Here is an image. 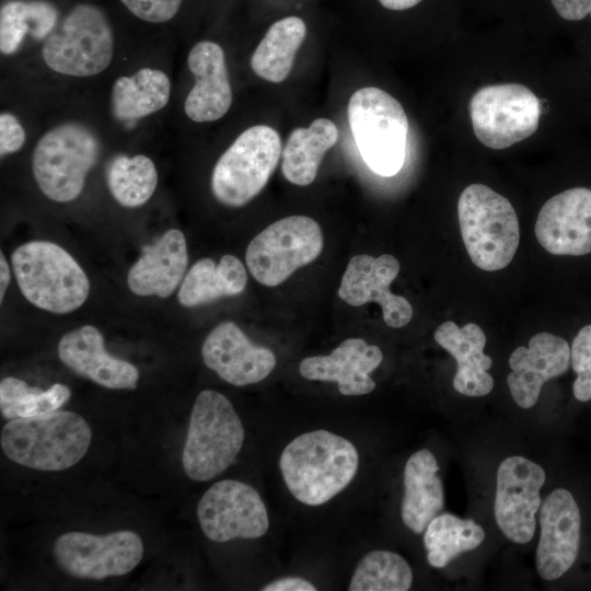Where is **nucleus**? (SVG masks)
Returning a JSON list of instances; mask_svg holds the SVG:
<instances>
[{"mask_svg": "<svg viewBox=\"0 0 591 591\" xmlns=\"http://www.w3.org/2000/svg\"><path fill=\"white\" fill-rule=\"evenodd\" d=\"M359 465L356 447L325 429L298 436L283 449L279 466L291 495L308 506H321L344 490Z\"/></svg>", "mask_w": 591, "mask_h": 591, "instance_id": "1", "label": "nucleus"}, {"mask_svg": "<svg viewBox=\"0 0 591 591\" xmlns=\"http://www.w3.org/2000/svg\"><path fill=\"white\" fill-rule=\"evenodd\" d=\"M92 431L86 420L70 410L9 420L0 444L12 462L37 471L58 472L77 464L88 452Z\"/></svg>", "mask_w": 591, "mask_h": 591, "instance_id": "2", "label": "nucleus"}, {"mask_svg": "<svg viewBox=\"0 0 591 591\" xmlns=\"http://www.w3.org/2000/svg\"><path fill=\"white\" fill-rule=\"evenodd\" d=\"M22 294L33 305L56 314L80 308L90 292V281L78 262L61 246L31 241L11 255Z\"/></svg>", "mask_w": 591, "mask_h": 591, "instance_id": "3", "label": "nucleus"}, {"mask_svg": "<svg viewBox=\"0 0 591 591\" xmlns=\"http://www.w3.org/2000/svg\"><path fill=\"white\" fill-rule=\"evenodd\" d=\"M244 442V427L231 402L220 392L201 391L192 408L182 453L185 474L206 482L225 471Z\"/></svg>", "mask_w": 591, "mask_h": 591, "instance_id": "4", "label": "nucleus"}, {"mask_svg": "<svg viewBox=\"0 0 591 591\" xmlns=\"http://www.w3.org/2000/svg\"><path fill=\"white\" fill-rule=\"evenodd\" d=\"M457 216L465 248L478 268L494 271L510 264L520 231L506 197L483 184L468 185L460 195Z\"/></svg>", "mask_w": 591, "mask_h": 591, "instance_id": "5", "label": "nucleus"}, {"mask_svg": "<svg viewBox=\"0 0 591 591\" xmlns=\"http://www.w3.org/2000/svg\"><path fill=\"white\" fill-rule=\"evenodd\" d=\"M348 123L370 170L382 176H393L402 170L409 125L396 99L379 88L359 89L348 103Z\"/></svg>", "mask_w": 591, "mask_h": 591, "instance_id": "6", "label": "nucleus"}, {"mask_svg": "<svg viewBox=\"0 0 591 591\" xmlns=\"http://www.w3.org/2000/svg\"><path fill=\"white\" fill-rule=\"evenodd\" d=\"M101 144L88 126L68 121L45 132L32 155L33 176L40 192L56 202H69L81 194Z\"/></svg>", "mask_w": 591, "mask_h": 591, "instance_id": "7", "label": "nucleus"}, {"mask_svg": "<svg viewBox=\"0 0 591 591\" xmlns=\"http://www.w3.org/2000/svg\"><path fill=\"white\" fill-rule=\"evenodd\" d=\"M114 54V37L105 13L95 5L77 4L44 39L42 56L55 72L92 77L104 71Z\"/></svg>", "mask_w": 591, "mask_h": 591, "instance_id": "8", "label": "nucleus"}, {"mask_svg": "<svg viewBox=\"0 0 591 591\" xmlns=\"http://www.w3.org/2000/svg\"><path fill=\"white\" fill-rule=\"evenodd\" d=\"M281 155L279 134L266 125L244 130L217 161L211 176L215 198L241 207L257 196L274 173Z\"/></svg>", "mask_w": 591, "mask_h": 591, "instance_id": "9", "label": "nucleus"}, {"mask_svg": "<svg viewBox=\"0 0 591 591\" xmlns=\"http://www.w3.org/2000/svg\"><path fill=\"white\" fill-rule=\"evenodd\" d=\"M323 250L320 224L306 216L282 218L258 233L245 253L251 275L262 285L275 287Z\"/></svg>", "mask_w": 591, "mask_h": 591, "instance_id": "10", "label": "nucleus"}, {"mask_svg": "<svg viewBox=\"0 0 591 591\" xmlns=\"http://www.w3.org/2000/svg\"><path fill=\"white\" fill-rule=\"evenodd\" d=\"M542 106L536 95L518 83L479 89L470 101V116L476 138L486 147L501 150L532 136Z\"/></svg>", "mask_w": 591, "mask_h": 591, "instance_id": "11", "label": "nucleus"}, {"mask_svg": "<svg viewBox=\"0 0 591 591\" xmlns=\"http://www.w3.org/2000/svg\"><path fill=\"white\" fill-rule=\"evenodd\" d=\"M143 552L141 537L128 530L101 536L68 532L54 544L58 566L71 577L89 580L127 575L139 565Z\"/></svg>", "mask_w": 591, "mask_h": 591, "instance_id": "12", "label": "nucleus"}, {"mask_svg": "<svg viewBox=\"0 0 591 591\" xmlns=\"http://www.w3.org/2000/svg\"><path fill=\"white\" fill-rule=\"evenodd\" d=\"M199 525L210 541L257 538L269 528L266 506L252 486L224 479L215 483L197 505Z\"/></svg>", "mask_w": 591, "mask_h": 591, "instance_id": "13", "label": "nucleus"}, {"mask_svg": "<svg viewBox=\"0 0 591 591\" xmlns=\"http://www.w3.org/2000/svg\"><path fill=\"white\" fill-rule=\"evenodd\" d=\"M545 479L542 466L524 456H508L500 463L494 511L498 528L511 542L524 544L534 536Z\"/></svg>", "mask_w": 591, "mask_h": 591, "instance_id": "14", "label": "nucleus"}, {"mask_svg": "<svg viewBox=\"0 0 591 591\" xmlns=\"http://www.w3.org/2000/svg\"><path fill=\"white\" fill-rule=\"evenodd\" d=\"M541 525L536 569L544 580H556L573 565L580 545L581 517L570 491L557 488L538 510Z\"/></svg>", "mask_w": 591, "mask_h": 591, "instance_id": "15", "label": "nucleus"}, {"mask_svg": "<svg viewBox=\"0 0 591 591\" xmlns=\"http://www.w3.org/2000/svg\"><path fill=\"white\" fill-rule=\"evenodd\" d=\"M399 268L398 260L390 254L379 257L356 255L350 258L341 277L338 297L352 306L376 302L387 326L403 327L410 322L413 308L407 299L390 290Z\"/></svg>", "mask_w": 591, "mask_h": 591, "instance_id": "16", "label": "nucleus"}, {"mask_svg": "<svg viewBox=\"0 0 591 591\" xmlns=\"http://www.w3.org/2000/svg\"><path fill=\"white\" fill-rule=\"evenodd\" d=\"M534 232L551 254L591 253V189L575 187L549 198L538 212Z\"/></svg>", "mask_w": 591, "mask_h": 591, "instance_id": "17", "label": "nucleus"}, {"mask_svg": "<svg viewBox=\"0 0 591 591\" xmlns=\"http://www.w3.org/2000/svg\"><path fill=\"white\" fill-rule=\"evenodd\" d=\"M201 356L207 368L235 386L263 381L277 363L270 349L254 345L235 323L229 321L208 334Z\"/></svg>", "mask_w": 591, "mask_h": 591, "instance_id": "18", "label": "nucleus"}, {"mask_svg": "<svg viewBox=\"0 0 591 591\" xmlns=\"http://www.w3.org/2000/svg\"><path fill=\"white\" fill-rule=\"evenodd\" d=\"M569 362L568 343L546 332L534 335L528 347L515 348L509 357L511 372L507 376L515 404L524 409L534 406L543 384L564 374Z\"/></svg>", "mask_w": 591, "mask_h": 591, "instance_id": "19", "label": "nucleus"}, {"mask_svg": "<svg viewBox=\"0 0 591 591\" xmlns=\"http://www.w3.org/2000/svg\"><path fill=\"white\" fill-rule=\"evenodd\" d=\"M60 361L76 374L112 390H134L138 369L107 352L101 332L83 325L66 333L58 343Z\"/></svg>", "mask_w": 591, "mask_h": 591, "instance_id": "20", "label": "nucleus"}, {"mask_svg": "<svg viewBox=\"0 0 591 591\" xmlns=\"http://www.w3.org/2000/svg\"><path fill=\"white\" fill-rule=\"evenodd\" d=\"M383 360L381 349L362 338H347L328 356L304 358L299 366L302 378L336 382L343 395H364L375 382L370 376Z\"/></svg>", "mask_w": 591, "mask_h": 591, "instance_id": "21", "label": "nucleus"}, {"mask_svg": "<svg viewBox=\"0 0 591 591\" xmlns=\"http://www.w3.org/2000/svg\"><path fill=\"white\" fill-rule=\"evenodd\" d=\"M187 65L195 77L184 111L196 123L215 121L223 117L232 104V89L223 49L215 42L194 45Z\"/></svg>", "mask_w": 591, "mask_h": 591, "instance_id": "22", "label": "nucleus"}, {"mask_svg": "<svg viewBox=\"0 0 591 591\" xmlns=\"http://www.w3.org/2000/svg\"><path fill=\"white\" fill-rule=\"evenodd\" d=\"M188 263L186 239L182 231H166L128 271L127 285L137 296L170 297L184 278Z\"/></svg>", "mask_w": 591, "mask_h": 591, "instance_id": "23", "label": "nucleus"}, {"mask_svg": "<svg viewBox=\"0 0 591 591\" xmlns=\"http://www.w3.org/2000/svg\"><path fill=\"white\" fill-rule=\"evenodd\" d=\"M434 340L456 361L453 387L462 395L480 397L489 394L494 379L488 370L491 358L484 354L486 335L475 323H467L460 328L454 322L447 321L434 331Z\"/></svg>", "mask_w": 591, "mask_h": 591, "instance_id": "24", "label": "nucleus"}, {"mask_svg": "<svg viewBox=\"0 0 591 591\" xmlns=\"http://www.w3.org/2000/svg\"><path fill=\"white\" fill-rule=\"evenodd\" d=\"M438 472L437 460L428 449L415 452L405 464L401 517L415 534L424 533L443 508L444 490Z\"/></svg>", "mask_w": 591, "mask_h": 591, "instance_id": "25", "label": "nucleus"}, {"mask_svg": "<svg viewBox=\"0 0 591 591\" xmlns=\"http://www.w3.org/2000/svg\"><path fill=\"white\" fill-rule=\"evenodd\" d=\"M247 274L234 255H223L218 264L210 258L196 262L185 276L177 293L185 308H195L244 291Z\"/></svg>", "mask_w": 591, "mask_h": 591, "instance_id": "26", "label": "nucleus"}, {"mask_svg": "<svg viewBox=\"0 0 591 591\" xmlns=\"http://www.w3.org/2000/svg\"><path fill=\"white\" fill-rule=\"evenodd\" d=\"M338 137L336 125L327 118H317L306 128L293 129L281 153L285 178L298 186L311 184L323 157L336 144Z\"/></svg>", "mask_w": 591, "mask_h": 591, "instance_id": "27", "label": "nucleus"}, {"mask_svg": "<svg viewBox=\"0 0 591 591\" xmlns=\"http://www.w3.org/2000/svg\"><path fill=\"white\" fill-rule=\"evenodd\" d=\"M171 82L161 70L141 68L119 77L111 93V109L119 121H136L162 109L169 102Z\"/></svg>", "mask_w": 591, "mask_h": 591, "instance_id": "28", "label": "nucleus"}, {"mask_svg": "<svg viewBox=\"0 0 591 591\" xmlns=\"http://www.w3.org/2000/svg\"><path fill=\"white\" fill-rule=\"evenodd\" d=\"M305 35L306 24L300 16L288 15L275 21L252 55L253 71L273 83L286 80Z\"/></svg>", "mask_w": 591, "mask_h": 591, "instance_id": "29", "label": "nucleus"}, {"mask_svg": "<svg viewBox=\"0 0 591 591\" xmlns=\"http://www.w3.org/2000/svg\"><path fill=\"white\" fill-rule=\"evenodd\" d=\"M58 10L47 1H12L0 10V50L4 55L15 53L28 34L43 40L55 30Z\"/></svg>", "mask_w": 591, "mask_h": 591, "instance_id": "30", "label": "nucleus"}, {"mask_svg": "<svg viewBox=\"0 0 591 591\" xmlns=\"http://www.w3.org/2000/svg\"><path fill=\"white\" fill-rule=\"evenodd\" d=\"M484 540V529L473 520L451 513L436 515L424 534L427 560L434 568H443L460 554L478 547Z\"/></svg>", "mask_w": 591, "mask_h": 591, "instance_id": "31", "label": "nucleus"}, {"mask_svg": "<svg viewBox=\"0 0 591 591\" xmlns=\"http://www.w3.org/2000/svg\"><path fill=\"white\" fill-rule=\"evenodd\" d=\"M106 182L114 199L123 207L144 205L158 185V172L150 158L117 155L108 164Z\"/></svg>", "mask_w": 591, "mask_h": 591, "instance_id": "32", "label": "nucleus"}, {"mask_svg": "<svg viewBox=\"0 0 591 591\" xmlns=\"http://www.w3.org/2000/svg\"><path fill=\"white\" fill-rule=\"evenodd\" d=\"M70 396V389L61 383L44 391L18 378L7 376L0 382V412L8 420L42 416L59 409Z\"/></svg>", "mask_w": 591, "mask_h": 591, "instance_id": "33", "label": "nucleus"}, {"mask_svg": "<svg viewBox=\"0 0 591 591\" xmlns=\"http://www.w3.org/2000/svg\"><path fill=\"white\" fill-rule=\"evenodd\" d=\"M413 583L408 563L391 551H372L358 563L349 591H407Z\"/></svg>", "mask_w": 591, "mask_h": 591, "instance_id": "34", "label": "nucleus"}, {"mask_svg": "<svg viewBox=\"0 0 591 591\" xmlns=\"http://www.w3.org/2000/svg\"><path fill=\"white\" fill-rule=\"evenodd\" d=\"M570 362L577 374L573 395L580 402H588L591 399V324L583 326L575 337Z\"/></svg>", "mask_w": 591, "mask_h": 591, "instance_id": "35", "label": "nucleus"}, {"mask_svg": "<svg viewBox=\"0 0 591 591\" xmlns=\"http://www.w3.org/2000/svg\"><path fill=\"white\" fill-rule=\"evenodd\" d=\"M137 18L152 23L171 20L177 13L182 0H120Z\"/></svg>", "mask_w": 591, "mask_h": 591, "instance_id": "36", "label": "nucleus"}, {"mask_svg": "<svg viewBox=\"0 0 591 591\" xmlns=\"http://www.w3.org/2000/svg\"><path fill=\"white\" fill-rule=\"evenodd\" d=\"M25 142V131L18 118L10 113L0 115V154L1 157L19 151Z\"/></svg>", "mask_w": 591, "mask_h": 591, "instance_id": "37", "label": "nucleus"}, {"mask_svg": "<svg viewBox=\"0 0 591 591\" xmlns=\"http://www.w3.org/2000/svg\"><path fill=\"white\" fill-rule=\"evenodd\" d=\"M557 13L565 20L579 21L591 15V0H551Z\"/></svg>", "mask_w": 591, "mask_h": 591, "instance_id": "38", "label": "nucleus"}, {"mask_svg": "<svg viewBox=\"0 0 591 591\" xmlns=\"http://www.w3.org/2000/svg\"><path fill=\"white\" fill-rule=\"evenodd\" d=\"M263 591H315L314 584L300 577H285L267 583Z\"/></svg>", "mask_w": 591, "mask_h": 591, "instance_id": "39", "label": "nucleus"}, {"mask_svg": "<svg viewBox=\"0 0 591 591\" xmlns=\"http://www.w3.org/2000/svg\"><path fill=\"white\" fill-rule=\"evenodd\" d=\"M376 1L382 8L389 11H406L419 4L422 0H376Z\"/></svg>", "mask_w": 591, "mask_h": 591, "instance_id": "40", "label": "nucleus"}, {"mask_svg": "<svg viewBox=\"0 0 591 591\" xmlns=\"http://www.w3.org/2000/svg\"><path fill=\"white\" fill-rule=\"evenodd\" d=\"M0 301L2 302L4 293L11 280V274L3 253L0 254Z\"/></svg>", "mask_w": 591, "mask_h": 591, "instance_id": "41", "label": "nucleus"}]
</instances>
